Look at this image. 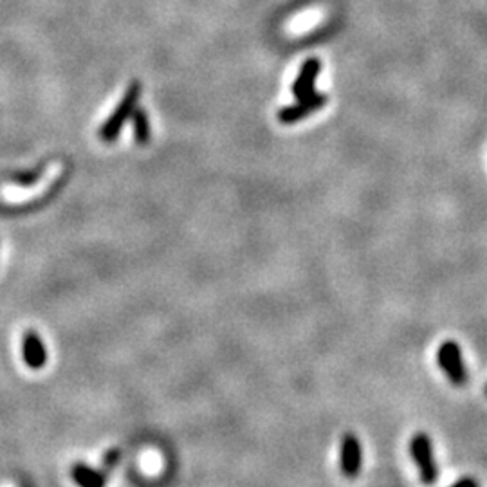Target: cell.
Segmentation results:
<instances>
[{
  "instance_id": "6da1fadb",
  "label": "cell",
  "mask_w": 487,
  "mask_h": 487,
  "mask_svg": "<svg viewBox=\"0 0 487 487\" xmlns=\"http://www.w3.org/2000/svg\"><path fill=\"white\" fill-rule=\"evenodd\" d=\"M139 96H141V83L139 81H132L129 87V91L125 94L123 101H121L118 109L112 112L109 120L103 123V127L100 129V139L105 143H114L118 136H120L121 129H123L125 121L129 120L134 109L138 107Z\"/></svg>"
},
{
  "instance_id": "7a4b0ae2",
  "label": "cell",
  "mask_w": 487,
  "mask_h": 487,
  "mask_svg": "<svg viewBox=\"0 0 487 487\" xmlns=\"http://www.w3.org/2000/svg\"><path fill=\"white\" fill-rule=\"evenodd\" d=\"M410 451L413 460H415L417 468H419L422 484L424 486H433L437 482V478H439V468L435 464L430 437L426 433L413 435V439L410 442Z\"/></svg>"
},
{
  "instance_id": "3957f363",
  "label": "cell",
  "mask_w": 487,
  "mask_h": 487,
  "mask_svg": "<svg viewBox=\"0 0 487 487\" xmlns=\"http://www.w3.org/2000/svg\"><path fill=\"white\" fill-rule=\"evenodd\" d=\"M437 358H439L440 368L444 370V374L455 387H464L468 382V370L464 367L462 352L455 341H446L440 345Z\"/></svg>"
},
{
  "instance_id": "277c9868",
  "label": "cell",
  "mask_w": 487,
  "mask_h": 487,
  "mask_svg": "<svg viewBox=\"0 0 487 487\" xmlns=\"http://www.w3.org/2000/svg\"><path fill=\"white\" fill-rule=\"evenodd\" d=\"M327 94L323 92H316V94L309 96L305 100H298L296 105H287L278 112V121L283 125L298 123L300 120L307 118V116L314 114L316 110H320L321 107L327 105Z\"/></svg>"
},
{
  "instance_id": "5b68a950",
  "label": "cell",
  "mask_w": 487,
  "mask_h": 487,
  "mask_svg": "<svg viewBox=\"0 0 487 487\" xmlns=\"http://www.w3.org/2000/svg\"><path fill=\"white\" fill-rule=\"evenodd\" d=\"M341 473L347 478H356L361 471V462H363V451H361V442L354 433H347L341 442Z\"/></svg>"
},
{
  "instance_id": "8992f818",
  "label": "cell",
  "mask_w": 487,
  "mask_h": 487,
  "mask_svg": "<svg viewBox=\"0 0 487 487\" xmlns=\"http://www.w3.org/2000/svg\"><path fill=\"white\" fill-rule=\"evenodd\" d=\"M22 358L31 370H42L47 363V350L36 330H25L22 336Z\"/></svg>"
},
{
  "instance_id": "52a82bcc",
  "label": "cell",
  "mask_w": 487,
  "mask_h": 487,
  "mask_svg": "<svg viewBox=\"0 0 487 487\" xmlns=\"http://www.w3.org/2000/svg\"><path fill=\"white\" fill-rule=\"evenodd\" d=\"M320 69L321 63L318 58H309V60L303 62L300 72H298L296 80L292 83V96H294L296 100H305L309 96L316 94L314 83Z\"/></svg>"
},
{
  "instance_id": "ba28073f",
  "label": "cell",
  "mask_w": 487,
  "mask_h": 487,
  "mask_svg": "<svg viewBox=\"0 0 487 487\" xmlns=\"http://www.w3.org/2000/svg\"><path fill=\"white\" fill-rule=\"evenodd\" d=\"M71 478L78 487H105V475L91 468L85 462H74L71 466Z\"/></svg>"
},
{
  "instance_id": "9c48e42d",
  "label": "cell",
  "mask_w": 487,
  "mask_h": 487,
  "mask_svg": "<svg viewBox=\"0 0 487 487\" xmlns=\"http://www.w3.org/2000/svg\"><path fill=\"white\" fill-rule=\"evenodd\" d=\"M132 129H134V138L139 144H147L150 141V120L149 114L144 112L141 107H136L134 112H132Z\"/></svg>"
},
{
  "instance_id": "30bf717a",
  "label": "cell",
  "mask_w": 487,
  "mask_h": 487,
  "mask_svg": "<svg viewBox=\"0 0 487 487\" xmlns=\"http://www.w3.org/2000/svg\"><path fill=\"white\" fill-rule=\"evenodd\" d=\"M118 460H120V453H118V451H109V453L103 457V464H107L109 468H112Z\"/></svg>"
},
{
  "instance_id": "8fae6325",
  "label": "cell",
  "mask_w": 487,
  "mask_h": 487,
  "mask_svg": "<svg viewBox=\"0 0 487 487\" xmlns=\"http://www.w3.org/2000/svg\"><path fill=\"white\" fill-rule=\"evenodd\" d=\"M451 487H478V484H477V480L475 478H460L459 482L455 484V486H451Z\"/></svg>"
},
{
  "instance_id": "7c38bea8",
  "label": "cell",
  "mask_w": 487,
  "mask_h": 487,
  "mask_svg": "<svg viewBox=\"0 0 487 487\" xmlns=\"http://www.w3.org/2000/svg\"><path fill=\"white\" fill-rule=\"evenodd\" d=\"M4 487H11V486H4Z\"/></svg>"
}]
</instances>
